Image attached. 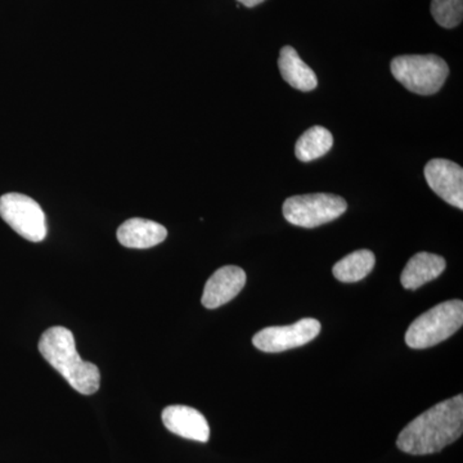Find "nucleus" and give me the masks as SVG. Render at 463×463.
<instances>
[{
    "instance_id": "obj_1",
    "label": "nucleus",
    "mask_w": 463,
    "mask_h": 463,
    "mask_svg": "<svg viewBox=\"0 0 463 463\" xmlns=\"http://www.w3.org/2000/svg\"><path fill=\"white\" fill-rule=\"evenodd\" d=\"M463 431V397L457 395L420 414L399 434L397 446L413 456L440 452L461 438Z\"/></svg>"
},
{
    "instance_id": "obj_2",
    "label": "nucleus",
    "mask_w": 463,
    "mask_h": 463,
    "mask_svg": "<svg viewBox=\"0 0 463 463\" xmlns=\"http://www.w3.org/2000/svg\"><path fill=\"white\" fill-rule=\"evenodd\" d=\"M39 352L76 392L83 395L99 392V367L80 358L71 331L60 326L45 331L39 341Z\"/></svg>"
},
{
    "instance_id": "obj_3",
    "label": "nucleus",
    "mask_w": 463,
    "mask_h": 463,
    "mask_svg": "<svg viewBox=\"0 0 463 463\" xmlns=\"http://www.w3.org/2000/svg\"><path fill=\"white\" fill-rule=\"evenodd\" d=\"M462 325V300L444 301L414 319L405 334V344L412 349L435 346L455 335Z\"/></svg>"
},
{
    "instance_id": "obj_4",
    "label": "nucleus",
    "mask_w": 463,
    "mask_h": 463,
    "mask_svg": "<svg viewBox=\"0 0 463 463\" xmlns=\"http://www.w3.org/2000/svg\"><path fill=\"white\" fill-rule=\"evenodd\" d=\"M390 69L399 83L420 96L438 93L449 75V67L446 61L435 54L395 57Z\"/></svg>"
},
{
    "instance_id": "obj_5",
    "label": "nucleus",
    "mask_w": 463,
    "mask_h": 463,
    "mask_svg": "<svg viewBox=\"0 0 463 463\" xmlns=\"http://www.w3.org/2000/svg\"><path fill=\"white\" fill-rule=\"evenodd\" d=\"M347 210L343 197L330 194H301L289 197L283 203L286 221L303 228H316L340 218Z\"/></svg>"
},
{
    "instance_id": "obj_6",
    "label": "nucleus",
    "mask_w": 463,
    "mask_h": 463,
    "mask_svg": "<svg viewBox=\"0 0 463 463\" xmlns=\"http://www.w3.org/2000/svg\"><path fill=\"white\" fill-rule=\"evenodd\" d=\"M0 216L16 233L32 242L47 237V221L41 205L32 197L21 194H5L0 197Z\"/></svg>"
},
{
    "instance_id": "obj_7",
    "label": "nucleus",
    "mask_w": 463,
    "mask_h": 463,
    "mask_svg": "<svg viewBox=\"0 0 463 463\" xmlns=\"http://www.w3.org/2000/svg\"><path fill=\"white\" fill-rule=\"evenodd\" d=\"M321 328L317 319L304 318L294 325L264 328L252 337V344L264 353L286 352L315 340Z\"/></svg>"
},
{
    "instance_id": "obj_8",
    "label": "nucleus",
    "mask_w": 463,
    "mask_h": 463,
    "mask_svg": "<svg viewBox=\"0 0 463 463\" xmlns=\"http://www.w3.org/2000/svg\"><path fill=\"white\" fill-rule=\"evenodd\" d=\"M425 179L440 199L449 205L463 209V169L458 164L444 158L429 161Z\"/></svg>"
},
{
    "instance_id": "obj_9",
    "label": "nucleus",
    "mask_w": 463,
    "mask_h": 463,
    "mask_svg": "<svg viewBox=\"0 0 463 463\" xmlns=\"http://www.w3.org/2000/svg\"><path fill=\"white\" fill-rule=\"evenodd\" d=\"M246 273L236 265L219 268L209 279L203 289V306L207 309H216L233 300L245 288Z\"/></svg>"
},
{
    "instance_id": "obj_10",
    "label": "nucleus",
    "mask_w": 463,
    "mask_h": 463,
    "mask_svg": "<svg viewBox=\"0 0 463 463\" xmlns=\"http://www.w3.org/2000/svg\"><path fill=\"white\" fill-rule=\"evenodd\" d=\"M164 425L170 432L190 440L206 443L210 439V428L205 416L187 405H170L163 411Z\"/></svg>"
},
{
    "instance_id": "obj_11",
    "label": "nucleus",
    "mask_w": 463,
    "mask_h": 463,
    "mask_svg": "<svg viewBox=\"0 0 463 463\" xmlns=\"http://www.w3.org/2000/svg\"><path fill=\"white\" fill-rule=\"evenodd\" d=\"M166 237V228L148 219H129L118 230V242L128 249H151L164 242Z\"/></svg>"
},
{
    "instance_id": "obj_12",
    "label": "nucleus",
    "mask_w": 463,
    "mask_h": 463,
    "mask_svg": "<svg viewBox=\"0 0 463 463\" xmlns=\"http://www.w3.org/2000/svg\"><path fill=\"white\" fill-rule=\"evenodd\" d=\"M444 258L430 252H419L411 258L402 273L401 281L404 288L417 289L438 279L446 269Z\"/></svg>"
},
{
    "instance_id": "obj_13",
    "label": "nucleus",
    "mask_w": 463,
    "mask_h": 463,
    "mask_svg": "<svg viewBox=\"0 0 463 463\" xmlns=\"http://www.w3.org/2000/svg\"><path fill=\"white\" fill-rule=\"evenodd\" d=\"M279 72L283 80L288 81L292 88L300 91L316 90L318 79L309 66L301 60L294 48L286 45L279 53Z\"/></svg>"
},
{
    "instance_id": "obj_14",
    "label": "nucleus",
    "mask_w": 463,
    "mask_h": 463,
    "mask_svg": "<svg viewBox=\"0 0 463 463\" xmlns=\"http://www.w3.org/2000/svg\"><path fill=\"white\" fill-rule=\"evenodd\" d=\"M374 264L376 258L373 251L358 250L337 261L332 268V273L340 282H358L373 272Z\"/></svg>"
},
{
    "instance_id": "obj_15",
    "label": "nucleus",
    "mask_w": 463,
    "mask_h": 463,
    "mask_svg": "<svg viewBox=\"0 0 463 463\" xmlns=\"http://www.w3.org/2000/svg\"><path fill=\"white\" fill-rule=\"evenodd\" d=\"M332 146H334V137L330 130L316 125L298 139L295 155H297L298 160L310 163V161L325 156Z\"/></svg>"
},
{
    "instance_id": "obj_16",
    "label": "nucleus",
    "mask_w": 463,
    "mask_h": 463,
    "mask_svg": "<svg viewBox=\"0 0 463 463\" xmlns=\"http://www.w3.org/2000/svg\"><path fill=\"white\" fill-rule=\"evenodd\" d=\"M430 11L438 25L453 29L462 23L463 0H432Z\"/></svg>"
},
{
    "instance_id": "obj_17",
    "label": "nucleus",
    "mask_w": 463,
    "mask_h": 463,
    "mask_svg": "<svg viewBox=\"0 0 463 463\" xmlns=\"http://www.w3.org/2000/svg\"><path fill=\"white\" fill-rule=\"evenodd\" d=\"M237 2L241 3V5H245V7L252 8L257 7L260 3L265 2V0H237Z\"/></svg>"
}]
</instances>
